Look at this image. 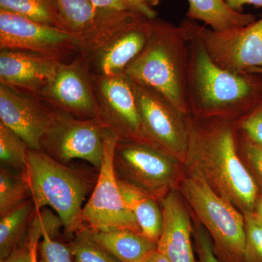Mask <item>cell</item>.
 <instances>
[{
    "label": "cell",
    "mask_w": 262,
    "mask_h": 262,
    "mask_svg": "<svg viewBox=\"0 0 262 262\" xmlns=\"http://www.w3.org/2000/svg\"><path fill=\"white\" fill-rule=\"evenodd\" d=\"M52 107L83 120L98 119V107L89 61L79 55L61 63L37 96Z\"/></svg>",
    "instance_id": "cell-12"
},
{
    "label": "cell",
    "mask_w": 262,
    "mask_h": 262,
    "mask_svg": "<svg viewBox=\"0 0 262 262\" xmlns=\"http://www.w3.org/2000/svg\"><path fill=\"white\" fill-rule=\"evenodd\" d=\"M146 262H169L163 254L156 251Z\"/></svg>",
    "instance_id": "cell-37"
},
{
    "label": "cell",
    "mask_w": 262,
    "mask_h": 262,
    "mask_svg": "<svg viewBox=\"0 0 262 262\" xmlns=\"http://www.w3.org/2000/svg\"><path fill=\"white\" fill-rule=\"evenodd\" d=\"M199 34L208 54L221 68L237 74L262 69V18L226 32L201 27Z\"/></svg>",
    "instance_id": "cell-13"
},
{
    "label": "cell",
    "mask_w": 262,
    "mask_h": 262,
    "mask_svg": "<svg viewBox=\"0 0 262 262\" xmlns=\"http://www.w3.org/2000/svg\"><path fill=\"white\" fill-rule=\"evenodd\" d=\"M193 235L199 262H220L215 256L211 237L204 227L198 226L193 231Z\"/></svg>",
    "instance_id": "cell-32"
},
{
    "label": "cell",
    "mask_w": 262,
    "mask_h": 262,
    "mask_svg": "<svg viewBox=\"0 0 262 262\" xmlns=\"http://www.w3.org/2000/svg\"><path fill=\"white\" fill-rule=\"evenodd\" d=\"M198 39L192 66L196 102L211 112L238 104L244 113L261 94L262 74H237L221 68L208 54L199 34Z\"/></svg>",
    "instance_id": "cell-5"
},
{
    "label": "cell",
    "mask_w": 262,
    "mask_h": 262,
    "mask_svg": "<svg viewBox=\"0 0 262 262\" xmlns=\"http://www.w3.org/2000/svg\"><path fill=\"white\" fill-rule=\"evenodd\" d=\"M37 211L51 207L67 234L83 229L82 213L86 196L97 177L56 161L42 150L29 149L24 170Z\"/></svg>",
    "instance_id": "cell-3"
},
{
    "label": "cell",
    "mask_w": 262,
    "mask_h": 262,
    "mask_svg": "<svg viewBox=\"0 0 262 262\" xmlns=\"http://www.w3.org/2000/svg\"><path fill=\"white\" fill-rule=\"evenodd\" d=\"M0 49L36 53L60 63L80 54L72 33L0 10Z\"/></svg>",
    "instance_id": "cell-9"
},
{
    "label": "cell",
    "mask_w": 262,
    "mask_h": 262,
    "mask_svg": "<svg viewBox=\"0 0 262 262\" xmlns=\"http://www.w3.org/2000/svg\"><path fill=\"white\" fill-rule=\"evenodd\" d=\"M242 213L246 228L244 262H262V224L253 212Z\"/></svg>",
    "instance_id": "cell-28"
},
{
    "label": "cell",
    "mask_w": 262,
    "mask_h": 262,
    "mask_svg": "<svg viewBox=\"0 0 262 262\" xmlns=\"http://www.w3.org/2000/svg\"><path fill=\"white\" fill-rule=\"evenodd\" d=\"M98 10L117 12H134L150 19L155 17L154 10L149 7L138 4L134 0H90Z\"/></svg>",
    "instance_id": "cell-31"
},
{
    "label": "cell",
    "mask_w": 262,
    "mask_h": 262,
    "mask_svg": "<svg viewBox=\"0 0 262 262\" xmlns=\"http://www.w3.org/2000/svg\"><path fill=\"white\" fill-rule=\"evenodd\" d=\"M52 113L53 107L39 98L0 84V122L18 134L29 149L40 150Z\"/></svg>",
    "instance_id": "cell-14"
},
{
    "label": "cell",
    "mask_w": 262,
    "mask_h": 262,
    "mask_svg": "<svg viewBox=\"0 0 262 262\" xmlns=\"http://www.w3.org/2000/svg\"><path fill=\"white\" fill-rule=\"evenodd\" d=\"M118 139L108 129L104 132V154L96 185L83 207L82 223L94 230L128 229L142 233L135 216L122 196L113 166V155Z\"/></svg>",
    "instance_id": "cell-8"
},
{
    "label": "cell",
    "mask_w": 262,
    "mask_h": 262,
    "mask_svg": "<svg viewBox=\"0 0 262 262\" xmlns=\"http://www.w3.org/2000/svg\"><path fill=\"white\" fill-rule=\"evenodd\" d=\"M0 10L16 13L38 23L69 31L56 0H0Z\"/></svg>",
    "instance_id": "cell-23"
},
{
    "label": "cell",
    "mask_w": 262,
    "mask_h": 262,
    "mask_svg": "<svg viewBox=\"0 0 262 262\" xmlns=\"http://www.w3.org/2000/svg\"><path fill=\"white\" fill-rule=\"evenodd\" d=\"M37 209L32 198L0 217V259L26 244Z\"/></svg>",
    "instance_id": "cell-21"
},
{
    "label": "cell",
    "mask_w": 262,
    "mask_h": 262,
    "mask_svg": "<svg viewBox=\"0 0 262 262\" xmlns=\"http://www.w3.org/2000/svg\"><path fill=\"white\" fill-rule=\"evenodd\" d=\"M188 17L203 22L215 32L241 28L256 20L252 14L232 9L225 0H187Z\"/></svg>",
    "instance_id": "cell-19"
},
{
    "label": "cell",
    "mask_w": 262,
    "mask_h": 262,
    "mask_svg": "<svg viewBox=\"0 0 262 262\" xmlns=\"http://www.w3.org/2000/svg\"><path fill=\"white\" fill-rule=\"evenodd\" d=\"M134 2H135V1H134Z\"/></svg>",
    "instance_id": "cell-39"
},
{
    "label": "cell",
    "mask_w": 262,
    "mask_h": 262,
    "mask_svg": "<svg viewBox=\"0 0 262 262\" xmlns=\"http://www.w3.org/2000/svg\"><path fill=\"white\" fill-rule=\"evenodd\" d=\"M253 213H255L256 216L257 217L258 220L262 224V194H259L258 196L257 200H256V204H255L254 211Z\"/></svg>",
    "instance_id": "cell-36"
},
{
    "label": "cell",
    "mask_w": 262,
    "mask_h": 262,
    "mask_svg": "<svg viewBox=\"0 0 262 262\" xmlns=\"http://www.w3.org/2000/svg\"><path fill=\"white\" fill-rule=\"evenodd\" d=\"M180 163L159 148L143 143L117 141L114 151L117 179L160 202L177 189Z\"/></svg>",
    "instance_id": "cell-6"
},
{
    "label": "cell",
    "mask_w": 262,
    "mask_h": 262,
    "mask_svg": "<svg viewBox=\"0 0 262 262\" xmlns=\"http://www.w3.org/2000/svg\"><path fill=\"white\" fill-rule=\"evenodd\" d=\"M189 144L184 165L239 211H254L259 192L243 163L233 128L225 122L206 127L187 122Z\"/></svg>",
    "instance_id": "cell-1"
},
{
    "label": "cell",
    "mask_w": 262,
    "mask_h": 262,
    "mask_svg": "<svg viewBox=\"0 0 262 262\" xmlns=\"http://www.w3.org/2000/svg\"><path fill=\"white\" fill-rule=\"evenodd\" d=\"M163 210V229L158 242V251L169 262H198L191 235L190 215L178 189L170 191L160 201Z\"/></svg>",
    "instance_id": "cell-17"
},
{
    "label": "cell",
    "mask_w": 262,
    "mask_h": 262,
    "mask_svg": "<svg viewBox=\"0 0 262 262\" xmlns=\"http://www.w3.org/2000/svg\"><path fill=\"white\" fill-rule=\"evenodd\" d=\"M253 72L262 74V69H254ZM241 135L246 139L262 144V93L258 99L243 113L238 120Z\"/></svg>",
    "instance_id": "cell-29"
},
{
    "label": "cell",
    "mask_w": 262,
    "mask_h": 262,
    "mask_svg": "<svg viewBox=\"0 0 262 262\" xmlns=\"http://www.w3.org/2000/svg\"><path fill=\"white\" fill-rule=\"evenodd\" d=\"M227 4L232 9L242 12L245 5H253L262 8V0H225Z\"/></svg>",
    "instance_id": "cell-35"
},
{
    "label": "cell",
    "mask_w": 262,
    "mask_h": 262,
    "mask_svg": "<svg viewBox=\"0 0 262 262\" xmlns=\"http://www.w3.org/2000/svg\"><path fill=\"white\" fill-rule=\"evenodd\" d=\"M90 231L98 244L121 262H146L158 251V243L130 229Z\"/></svg>",
    "instance_id": "cell-18"
},
{
    "label": "cell",
    "mask_w": 262,
    "mask_h": 262,
    "mask_svg": "<svg viewBox=\"0 0 262 262\" xmlns=\"http://www.w3.org/2000/svg\"><path fill=\"white\" fill-rule=\"evenodd\" d=\"M42 231L40 226L33 223L29 227L28 241L29 246V261L38 262V246H39V239L42 238Z\"/></svg>",
    "instance_id": "cell-33"
},
{
    "label": "cell",
    "mask_w": 262,
    "mask_h": 262,
    "mask_svg": "<svg viewBox=\"0 0 262 262\" xmlns=\"http://www.w3.org/2000/svg\"><path fill=\"white\" fill-rule=\"evenodd\" d=\"M134 1L143 6L149 7L150 5H156L160 0H134Z\"/></svg>",
    "instance_id": "cell-38"
},
{
    "label": "cell",
    "mask_w": 262,
    "mask_h": 262,
    "mask_svg": "<svg viewBox=\"0 0 262 262\" xmlns=\"http://www.w3.org/2000/svg\"><path fill=\"white\" fill-rule=\"evenodd\" d=\"M60 62L20 51L0 52V84L37 97L56 74Z\"/></svg>",
    "instance_id": "cell-16"
},
{
    "label": "cell",
    "mask_w": 262,
    "mask_h": 262,
    "mask_svg": "<svg viewBox=\"0 0 262 262\" xmlns=\"http://www.w3.org/2000/svg\"><path fill=\"white\" fill-rule=\"evenodd\" d=\"M29 148L23 139L0 122V161L1 165L23 171L26 168Z\"/></svg>",
    "instance_id": "cell-26"
},
{
    "label": "cell",
    "mask_w": 262,
    "mask_h": 262,
    "mask_svg": "<svg viewBox=\"0 0 262 262\" xmlns=\"http://www.w3.org/2000/svg\"><path fill=\"white\" fill-rule=\"evenodd\" d=\"M91 76L98 103L97 120L103 126L113 133L118 141L154 146L143 127L130 79L125 74Z\"/></svg>",
    "instance_id": "cell-10"
},
{
    "label": "cell",
    "mask_w": 262,
    "mask_h": 262,
    "mask_svg": "<svg viewBox=\"0 0 262 262\" xmlns=\"http://www.w3.org/2000/svg\"><path fill=\"white\" fill-rule=\"evenodd\" d=\"M179 190L213 239L215 254L225 262H244L246 228L242 212L191 172L182 179Z\"/></svg>",
    "instance_id": "cell-4"
},
{
    "label": "cell",
    "mask_w": 262,
    "mask_h": 262,
    "mask_svg": "<svg viewBox=\"0 0 262 262\" xmlns=\"http://www.w3.org/2000/svg\"><path fill=\"white\" fill-rule=\"evenodd\" d=\"M42 241L38 246V262H75L68 246L51 237L47 230L48 226L54 225L58 217L51 211H42Z\"/></svg>",
    "instance_id": "cell-27"
},
{
    "label": "cell",
    "mask_w": 262,
    "mask_h": 262,
    "mask_svg": "<svg viewBox=\"0 0 262 262\" xmlns=\"http://www.w3.org/2000/svg\"><path fill=\"white\" fill-rule=\"evenodd\" d=\"M118 183L122 196L135 216L141 232L147 238L158 243L163 224L160 202L130 184L119 180Z\"/></svg>",
    "instance_id": "cell-20"
},
{
    "label": "cell",
    "mask_w": 262,
    "mask_h": 262,
    "mask_svg": "<svg viewBox=\"0 0 262 262\" xmlns=\"http://www.w3.org/2000/svg\"><path fill=\"white\" fill-rule=\"evenodd\" d=\"M67 246L75 262H121L98 244L86 227L76 232Z\"/></svg>",
    "instance_id": "cell-25"
},
{
    "label": "cell",
    "mask_w": 262,
    "mask_h": 262,
    "mask_svg": "<svg viewBox=\"0 0 262 262\" xmlns=\"http://www.w3.org/2000/svg\"><path fill=\"white\" fill-rule=\"evenodd\" d=\"M29 246L28 241L26 244L15 249L9 256L3 259H0V262H29Z\"/></svg>",
    "instance_id": "cell-34"
},
{
    "label": "cell",
    "mask_w": 262,
    "mask_h": 262,
    "mask_svg": "<svg viewBox=\"0 0 262 262\" xmlns=\"http://www.w3.org/2000/svg\"><path fill=\"white\" fill-rule=\"evenodd\" d=\"M31 198L28 181L23 171L1 165L0 217L4 216Z\"/></svg>",
    "instance_id": "cell-24"
},
{
    "label": "cell",
    "mask_w": 262,
    "mask_h": 262,
    "mask_svg": "<svg viewBox=\"0 0 262 262\" xmlns=\"http://www.w3.org/2000/svg\"><path fill=\"white\" fill-rule=\"evenodd\" d=\"M69 32L78 44L84 42L96 32L102 10L96 9L90 0H56Z\"/></svg>",
    "instance_id": "cell-22"
},
{
    "label": "cell",
    "mask_w": 262,
    "mask_h": 262,
    "mask_svg": "<svg viewBox=\"0 0 262 262\" xmlns=\"http://www.w3.org/2000/svg\"><path fill=\"white\" fill-rule=\"evenodd\" d=\"M237 150L243 163L256 183L259 194H262V144L241 135Z\"/></svg>",
    "instance_id": "cell-30"
},
{
    "label": "cell",
    "mask_w": 262,
    "mask_h": 262,
    "mask_svg": "<svg viewBox=\"0 0 262 262\" xmlns=\"http://www.w3.org/2000/svg\"><path fill=\"white\" fill-rule=\"evenodd\" d=\"M199 27L189 22L177 27L152 20L145 48L124 72L131 80L156 91L183 116L189 107L185 40Z\"/></svg>",
    "instance_id": "cell-2"
},
{
    "label": "cell",
    "mask_w": 262,
    "mask_h": 262,
    "mask_svg": "<svg viewBox=\"0 0 262 262\" xmlns=\"http://www.w3.org/2000/svg\"><path fill=\"white\" fill-rule=\"evenodd\" d=\"M131 81L141 122L151 144L184 164L189 144L184 116L154 90Z\"/></svg>",
    "instance_id": "cell-11"
},
{
    "label": "cell",
    "mask_w": 262,
    "mask_h": 262,
    "mask_svg": "<svg viewBox=\"0 0 262 262\" xmlns=\"http://www.w3.org/2000/svg\"><path fill=\"white\" fill-rule=\"evenodd\" d=\"M105 127L97 119L83 120L53 107L51 121L40 141V150L59 163L74 160L91 164L98 171L104 154Z\"/></svg>",
    "instance_id": "cell-7"
},
{
    "label": "cell",
    "mask_w": 262,
    "mask_h": 262,
    "mask_svg": "<svg viewBox=\"0 0 262 262\" xmlns=\"http://www.w3.org/2000/svg\"><path fill=\"white\" fill-rule=\"evenodd\" d=\"M152 19L141 16L113 36L89 60L95 75L115 76L125 69L145 48L152 31Z\"/></svg>",
    "instance_id": "cell-15"
}]
</instances>
